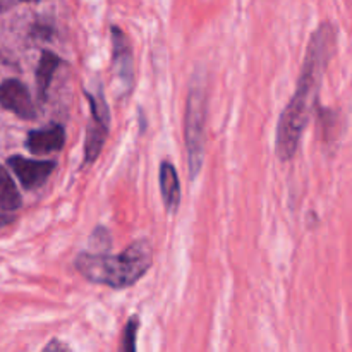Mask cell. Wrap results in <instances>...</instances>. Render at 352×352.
Wrapping results in <instances>:
<instances>
[{"label":"cell","instance_id":"4fadbf2b","mask_svg":"<svg viewBox=\"0 0 352 352\" xmlns=\"http://www.w3.org/2000/svg\"><path fill=\"white\" fill-rule=\"evenodd\" d=\"M41 352H71V347H69L65 342H62V340L52 339L50 342L43 347V351Z\"/></svg>","mask_w":352,"mask_h":352},{"label":"cell","instance_id":"277c9868","mask_svg":"<svg viewBox=\"0 0 352 352\" xmlns=\"http://www.w3.org/2000/svg\"><path fill=\"white\" fill-rule=\"evenodd\" d=\"M86 100H88L89 109H91V120H89L88 129H86L85 141V165H89L98 158L103 144H105L110 126V110L102 89L86 91Z\"/></svg>","mask_w":352,"mask_h":352},{"label":"cell","instance_id":"7c38bea8","mask_svg":"<svg viewBox=\"0 0 352 352\" xmlns=\"http://www.w3.org/2000/svg\"><path fill=\"white\" fill-rule=\"evenodd\" d=\"M138 332H140V318L131 316L126 323L120 336V349L119 352H136L138 349Z\"/></svg>","mask_w":352,"mask_h":352},{"label":"cell","instance_id":"8fae6325","mask_svg":"<svg viewBox=\"0 0 352 352\" xmlns=\"http://www.w3.org/2000/svg\"><path fill=\"white\" fill-rule=\"evenodd\" d=\"M23 205L16 182L12 181L6 167L0 165V210L2 212H16Z\"/></svg>","mask_w":352,"mask_h":352},{"label":"cell","instance_id":"52a82bcc","mask_svg":"<svg viewBox=\"0 0 352 352\" xmlns=\"http://www.w3.org/2000/svg\"><path fill=\"white\" fill-rule=\"evenodd\" d=\"M112 64L119 81L131 89L133 86V50L120 28L112 26Z\"/></svg>","mask_w":352,"mask_h":352},{"label":"cell","instance_id":"ba28073f","mask_svg":"<svg viewBox=\"0 0 352 352\" xmlns=\"http://www.w3.org/2000/svg\"><path fill=\"white\" fill-rule=\"evenodd\" d=\"M65 143V129L60 124H50L28 133L26 148L33 155H47L60 151Z\"/></svg>","mask_w":352,"mask_h":352},{"label":"cell","instance_id":"5bb4252c","mask_svg":"<svg viewBox=\"0 0 352 352\" xmlns=\"http://www.w3.org/2000/svg\"><path fill=\"white\" fill-rule=\"evenodd\" d=\"M10 222H12V217L7 215V213H3V212H0V229L6 226H9Z\"/></svg>","mask_w":352,"mask_h":352},{"label":"cell","instance_id":"2e32d148","mask_svg":"<svg viewBox=\"0 0 352 352\" xmlns=\"http://www.w3.org/2000/svg\"><path fill=\"white\" fill-rule=\"evenodd\" d=\"M21 2H36V0H21Z\"/></svg>","mask_w":352,"mask_h":352},{"label":"cell","instance_id":"3957f363","mask_svg":"<svg viewBox=\"0 0 352 352\" xmlns=\"http://www.w3.org/2000/svg\"><path fill=\"white\" fill-rule=\"evenodd\" d=\"M205 127H206V93L201 82L192 81L186 102L184 138L188 151L189 175L198 177L205 160Z\"/></svg>","mask_w":352,"mask_h":352},{"label":"cell","instance_id":"9c48e42d","mask_svg":"<svg viewBox=\"0 0 352 352\" xmlns=\"http://www.w3.org/2000/svg\"><path fill=\"white\" fill-rule=\"evenodd\" d=\"M158 181H160L162 199H164L165 210L168 215H175L181 205V182H179L177 170L170 162H164L158 172Z\"/></svg>","mask_w":352,"mask_h":352},{"label":"cell","instance_id":"6da1fadb","mask_svg":"<svg viewBox=\"0 0 352 352\" xmlns=\"http://www.w3.org/2000/svg\"><path fill=\"white\" fill-rule=\"evenodd\" d=\"M337 50V30L332 23L320 24L311 34L306 50L305 64L299 74L298 86L282 110L275 138V151L280 162H289L296 155L302 133L308 127L322 79Z\"/></svg>","mask_w":352,"mask_h":352},{"label":"cell","instance_id":"30bf717a","mask_svg":"<svg viewBox=\"0 0 352 352\" xmlns=\"http://www.w3.org/2000/svg\"><path fill=\"white\" fill-rule=\"evenodd\" d=\"M60 64H62V58L58 57L57 54H54V52L50 50L41 52L40 62H38L36 72H34V76H36V91H38V98H40V102H47L52 79H54L55 72H57V69L60 67Z\"/></svg>","mask_w":352,"mask_h":352},{"label":"cell","instance_id":"8992f818","mask_svg":"<svg viewBox=\"0 0 352 352\" xmlns=\"http://www.w3.org/2000/svg\"><path fill=\"white\" fill-rule=\"evenodd\" d=\"M7 165L10 170L16 174L19 179L21 186L26 191L36 189L47 182L50 177L52 172L55 170V162L54 160H31V158H24L21 155H14L7 160Z\"/></svg>","mask_w":352,"mask_h":352},{"label":"cell","instance_id":"5b68a950","mask_svg":"<svg viewBox=\"0 0 352 352\" xmlns=\"http://www.w3.org/2000/svg\"><path fill=\"white\" fill-rule=\"evenodd\" d=\"M0 107L24 120H34L38 117L30 89L19 79L12 78L0 82Z\"/></svg>","mask_w":352,"mask_h":352},{"label":"cell","instance_id":"9a60e30c","mask_svg":"<svg viewBox=\"0 0 352 352\" xmlns=\"http://www.w3.org/2000/svg\"><path fill=\"white\" fill-rule=\"evenodd\" d=\"M7 2H9V0H0V10L6 9V7H7Z\"/></svg>","mask_w":352,"mask_h":352},{"label":"cell","instance_id":"7a4b0ae2","mask_svg":"<svg viewBox=\"0 0 352 352\" xmlns=\"http://www.w3.org/2000/svg\"><path fill=\"white\" fill-rule=\"evenodd\" d=\"M153 265V250L146 239L136 241L120 254L79 253L74 267L86 280L112 289H126L140 282Z\"/></svg>","mask_w":352,"mask_h":352}]
</instances>
